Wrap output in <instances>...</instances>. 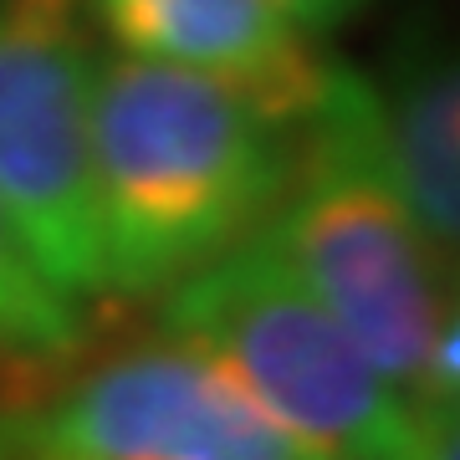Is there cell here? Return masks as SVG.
I'll list each match as a JSON object with an SVG mask.
<instances>
[{
    "mask_svg": "<svg viewBox=\"0 0 460 460\" xmlns=\"http://www.w3.org/2000/svg\"><path fill=\"white\" fill-rule=\"evenodd\" d=\"M292 123L241 87L144 57L93 83V180L108 296H164L271 220Z\"/></svg>",
    "mask_w": 460,
    "mask_h": 460,
    "instance_id": "cell-1",
    "label": "cell"
},
{
    "mask_svg": "<svg viewBox=\"0 0 460 460\" xmlns=\"http://www.w3.org/2000/svg\"><path fill=\"white\" fill-rule=\"evenodd\" d=\"M261 230L378 374L420 394L445 317L440 251L394 174L378 87L358 72L328 66L292 123V174Z\"/></svg>",
    "mask_w": 460,
    "mask_h": 460,
    "instance_id": "cell-2",
    "label": "cell"
},
{
    "mask_svg": "<svg viewBox=\"0 0 460 460\" xmlns=\"http://www.w3.org/2000/svg\"><path fill=\"white\" fill-rule=\"evenodd\" d=\"M169 338L215 358L281 429L328 460H414L420 404L374 368L266 230L169 287Z\"/></svg>",
    "mask_w": 460,
    "mask_h": 460,
    "instance_id": "cell-3",
    "label": "cell"
},
{
    "mask_svg": "<svg viewBox=\"0 0 460 460\" xmlns=\"http://www.w3.org/2000/svg\"><path fill=\"white\" fill-rule=\"evenodd\" d=\"M93 83L87 0H0V199L31 261L72 302L108 296Z\"/></svg>",
    "mask_w": 460,
    "mask_h": 460,
    "instance_id": "cell-4",
    "label": "cell"
},
{
    "mask_svg": "<svg viewBox=\"0 0 460 460\" xmlns=\"http://www.w3.org/2000/svg\"><path fill=\"white\" fill-rule=\"evenodd\" d=\"M0 460H328L199 348L138 343L0 404Z\"/></svg>",
    "mask_w": 460,
    "mask_h": 460,
    "instance_id": "cell-5",
    "label": "cell"
},
{
    "mask_svg": "<svg viewBox=\"0 0 460 460\" xmlns=\"http://www.w3.org/2000/svg\"><path fill=\"white\" fill-rule=\"evenodd\" d=\"M93 11L128 57L220 77L287 123L307 113L332 66L277 0H93Z\"/></svg>",
    "mask_w": 460,
    "mask_h": 460,
    "instance_id": "cell-6",
    "label": "cell"
},
{
    "mask_svg": "<svg viewBox=\"0 0 460 460\" xmlns=\"http://www.w3.org/2000/svg\"><path fill=\"white\" fill-rule=\"evenodd\" d=\"M384 144L429 246L460 266V41L420 47L378 93Z\"/></svg>",
    "mask_w": 460,
    "mask_h": 460,
    "instance_id": "cell-7",
    "label": "cell"
},
{
    "mask_svg": "<svg viewBox=\"0 0 460 460\" xmlns=\"http://www.w3.org/2000/svg\"><path fill=\"white\" fill-rule=\"evenodd\" d=\"M87 343V317L31 261L16 220L0 199V353L26 363H62Z\"/></svg>",
    "mask_w": 460,
    "mask_h": 460,
    "instance_id": "cell-8",
    "label": "cell"
},
{
    "mask_svg": "<svg viewBox=\"0 0 460 460\" xmlns=\"http://www.w3.org/2000/svg\"><path fill=\"white\" fill-rule=\"evenodd\" d=\"M435 399H460V296L435 328V348H429L425 384H420V404H435Z\"/></svg>",
    "mask_w": 460,
    "mask_h": 460,
    "instance_id": "cell-9",
    "label": "cell"
},
{
    "mask_svg": "<svg viewBox=\"0 0 460 460\" xmlns=\"http://www.w3.org/2000/svg\"><path fill=\"white\" fill-rule=\"evenodd\" d=\"M414 460H460V399L420 404V445Z\"/></svg>",
    "mask_w": 460,
    "mask_h": 460,
    "instance_id": "cell-10",
    "label": "cell"
},
{
    "mask_svg": "<svg viewBox=\"0 0 460 460\" xmlns=\"http://www.w3.org/2000/svg\"><path fill=\"white\" fill-rule=\"evenodd\" d=\"M281 11H287V21H292L296 31H332V26H343L353 11H363L368 0H277Z\"/></svg>",
    "mask_w": 460,
    "mask_h": 460,
    "instance_id": "cell-11",
    "label": "cell"
}]
</instances>
